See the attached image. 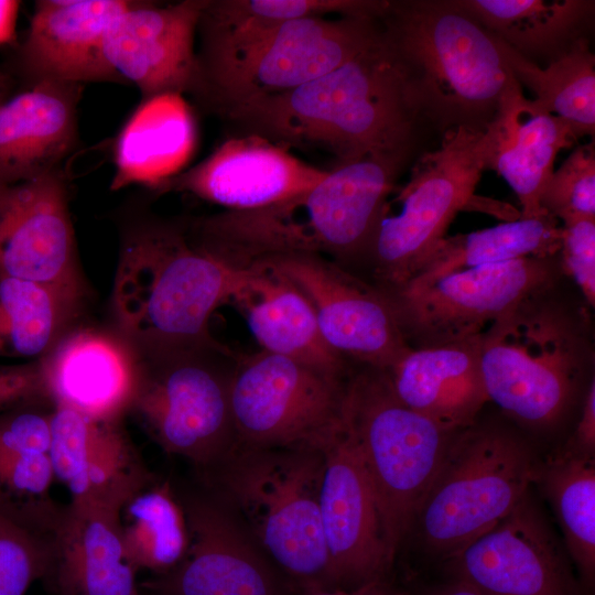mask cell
Listing matches in <instances>:
<instances>
[{"mask_svg":"<svg viewBox=\"0 0 595 595\" xmlns=\"http://www.w3.org/2000/svg\"><path fill=\"white\" fill-rule=\"evenodd\" d=\"M223 115L244 133L288 149L318 148L338 163L411 154L419 121L381 30L375 43L334 71Z\"/></svg>","mask_w":595,"mask_h":595,"instance_id":"1","label":"cell"},{"mask_svg":"<svg viewBox=\"0 0 595 595\" xmlns=\"http://www.w3.org/2000/svg\"><path fill=\"white\" fill-rule=\"evenodd\" d=\"M252 274L199 245L183 228L145 221L125 236L111 293L118 332L149 356L213 346L214 311L242 292Z\"/></svg>","mask_w":595,"mask_h":595,"instance_id":"2","label":"cell"},{"mask_svg":"<svg viewBox=\"0 0 595 595\" xmlns=\"http://www.w3.org/2000/svg\"><path fill=\"white\" fill-rule=\"evenodd\" d=\"M419 120L485 131L518 82L501 41L456 0H389L379 19Z\"/></svg>","mask_w":595,"mask_h":595,"instance_id":"3","label":"cell"},{"mask_svg":"<svg viewBox=\"0 0 595 595\" xmlns=\"http://www.w3.org/2000/svg\"><path fill=\"white\" fill-rule=\"evenodd\" d=\"M318 445L236 447L198 472L263 554L302 589L335 587L320 513Z\"/></svg>","mask_w":595,"mask_h":595,"instance_id":"4","label":"cell"},{"mask_svg":"<svg viewBox=\"0 0 595 595\" xmlns=\"http://www.w3.org/2000/svg\"><path fill=\"white\" fill-rule=\"evenodd\" d=\"M549 289L516 304L480 338L488 400L538 430L564 416L592 356L583 312L547 296Z\"/></svg>","mask_w":595,"mask_h":595,"instance_id":"5","label":"cell"},{"mask_svg":"<svg viewBox=\"0 0 595 595\" xmlns=\"http://www.w3.org/2000/svg\"><path fill=\"white\" fill-rule=\"evenodd\" d=\"M342 415L371 479L394 560L458 431L404 405L394 396L387 371L369 366L348 375Z\"/></svg>","mask_w":595,"mask_h":595,"instance_id":"6","label":"cell"},{"mask_svg":"<svg viewBox=\"0 0 595 595\" xmlns=\"http://www.w3.org/2000/svg\"><path fill=\"white\" fill-rule=\"evenodd\" d=\"M539 465L509 430L458 431L414 518L425 548L446 560L493 528L529 493Z\"/></svg>","mask_w":595,"mask_h":595,"instance_id":"7","label":"cell"},{"mask_svg":"<svg viewBox=\"0 0 595 595\" xmlns=\"http://www.w3.org/2000/svg\"><path fill=\"white\" fill-rule=\"evenodd\" d=\"M132 413L167 454L209 469L238 444L230 383L238 357L219 343L142 356Z\"/></svg>","mask_w":595,"mask_h":595,"instance_id":"8","label":"cell"},{"mask_svg":"<svg viewBox=\"0 0 595 595\" xmlns=\"http://www.w3.org/2000/svg\"><path fill=\"white\" fill-rule=\"evenodd\" d=\"M489 148L487 130L446 131L441 145L416 161L408 183L388 197L397 212L383 205L366 253L392 290L418 273L456 214L473 201Z\"/></svg>","mask_w":595,"mask_h":595,"instance_id":"9","label":"cell"},{"mask_svg":"<svg viewBox=\"0 0 595 595\" xmlns=\"http://www.w3.org/2000/svg\"><path fill=\"white\" fill-rule=\"evenodd\" d=\"M379 19L309 17L289 21L232 57L199 68L196 95L220 113L310 83L377 41Z\"/></svg>","mask_w":595,"mask_h":595,"instance_id":"10","label":"cell"},{"mask_svg":"<svg viewBox=\"0 0 595 595\" xmlns=\"http://www.w3.org/2000/svg\"><path fill=\"white\" fill-rule=\"evenodd\" d=\"M347 377L266 350L239 358L230 383L238 444L317 445L340 418Z\"/></svg>","mask_w":595,"mask_h":595,"instance_id":"11","label":"cell"},{"mask_svg":"<svg viewBox=\"0 0 595 595\" xmlns=\"http://www.w3.org/2000/svg\"><path fill=\"white\" fill-rule=\"evenodd\" d=\"M552 257L484 264L439 278L420 289L385 293L413 348L482 334L524 299L551 288Z\"/></svg>","mask_w":595,"mask_h":595,"instance_id":"12","label":"cell"},{"mask_svg":"<svg viewBox=\"0 0 595 595\" xmlns=\"http://www.w3.org/2000/svg\"><path fill=\"white\" fill-rule=\"evenodd\" d=\"M188 543L171 571L139 584L148 595H289L279 570L206 487L181 493Z\"/></svg>","mask_w":595,"mask_h":595,"instance_id":"13","label":"cell"},{"mask_svg":"<svg viewBox=\"0 0 595 595\" xmlns=\"http://www.w3.org/2000/svg\"><path fill=\"white\" fill-rule=\"evenodd\" d=\"M310 301L321 334L336 353L364 366L388 370L411 347L385 293L315 253L264 258Z\"/></svg>","mask_w":595,"mask_h":595,"instance_id":"14","label":"cell"},{"mask_svg":"<svg viewBox=\"0 0 595 595\" xmlns=\"http://www.w3.org/2000/svg\"><path fill=\"white\" fill-rule=\"evenodd\" d=\"M0 277L39 283L83 304L86 286L61 169L0 184Z\"/></svg>","mask_w":595,"mask_h":595,"instance_id":"15","label":"cell"},{"mask_svg":"<svg viewBox=\"0 0 595 595\" xmlns=\"http://www.w3.org/2000/svg\"><path fill=\"white\" fill-rule=\"evenodd\" d=\"M320 513L335 587L386 577L393 563L375 489L343 415L318 443Z\"/></svg>","mask_w":595,"mask_h":595,"instance_id":"16","label":"cell"},{"mask_svg":"<svg viewBox=\"0 0 595 595\" xmlns=\"http://www.w3.org/2000/svg\"><path fill=\"white\" fill-rule=\"evenodd\" d=\"M447 562L452 580L483 595H584L529 493Z\"/></svg>","mask_w":595,"mask_h":595,"instance_id":"17","label":"cell"},{"mask_svg":"<svg viewBox=\"0 0 595 595\" xmlns=\"http://www.w3.org/2000/svg\"><path fill=\"white\" fill-rule=\"evenodd\" d=\"M204 0L159 6L137 1L107 30L101 56L116 80L134 84L147 99L196 94L199 65L195 51Z\"/></svg>","mask_w":595,"mask_h":595,"instance_id":"18","label":"cell"},{"mask_svg":"<svg viewBox=\"0 0 595 595\" xmlns=\"http://www.w3.org/2000/svg\"><path fill=\"white\" fill-rule=\"evenodd\" d=\"M328 173L288 148L253 133L224 141L191 169L162 181L153 191H177L228 210H255L292 199Z\"/></svg>","mask_w":595,"mask_h":595,"instance_id":"19","label":"cell"},{"mask_svg":"<svg viewBox=\"0 0 595 595\" xmlns=\"http://www.w3.org/2000/svg\"><path fill=\"white\" fill-rule=\"evenodd\" d=\"M51 459L74 505L117 513L155 478L122 420L97 419L54 405Z\"/></svg>","mask_w":595,"mask_h":595,"instance_id":"20","label":"cell"},{"mask_svg":"<svg viewBox=\"0 0 595 595\" xmlns=\"http://www.w3.org/2000/svg\"><path fill=\"white\" fill-rule=\"evenodd\" d=\"M40 360L54 405L105 420L129 413L143 359L119 332L74 325Z\"/></svg>","mask_w":595,"mask_h":595,"instance_id":"21","label":"cell"},{"mask_svg":"<svg viewBox=\"0 0 595 595\" xmlns=\"http://www.w3.org/2000/svg\"><path fill=\"white\" fill-rule=\"evenodd\" d=\"M137 1L40 0L20 50V65L32 84L116 80L101 56L110 25Z\"/></svg>","mask_w":595,"mask_h":595,"instance_id":"22","label":"cell"},{"mask_svg":"<svg viewBox=\"0 0 595 595\" xmlns=\"http://www.w3.org/2000/svg\"><path fill=\"white\" fill-rule=\"evenodd\" d=\"M482 334L411 347L387 371L400 402L439 425L461 431L489 401L480 369Z\"/></svg>","mask_w":595,"mask_h":595,"instance_id":"23","label":"cell"},{"mask_svg":"<svg viewBox=\"0 0 595 595\" xmlns=\"http://www.w3.org/2000/svg\"><path fill=\"white\" fill-rule=\"evenodd\" d=\"M82 85L37 82L0 106V184L61 169L75 148Z\"/></svg>","mask_w":595,"mask_h":595,"instance_id":"24","label":"cell"},{"mask_svg":"<svg viewBox=\"0 0 595 595\" xmlns=\"http://www.w3.org/2000/svg\"><path fill=\"white\" fill-rule=\"evenodd\" d=\"M487 131V170L496 171L516 193L521 205L519 218L547 214L541 195L558 153L576 141L571 127L528 99L517 83L504 97Z\"/></svg>","mask_w":595,"mask_h":595,"instance_id":"25","label":"cell"},{"mask_svg":"<svg viewBox=\"0 0 595 595\" xmlns=\"http://www.w3.org/2000/svg\"><path fill=\"white\" fill-rule=\"evenodd\" d=\"M120 538L117 513L64 506L43 580L54 595H143Z\"/></svg>","mask_w":595,"mask_h":595,"instance_id":"26","label":"cell"},{"mask_svg":"<svg viewBox=\"0 0 595 595\" xmlns=\"http://www.w3.org/2000/svg\"><path fill=\"white\" fill-rule=\"evenodd\" d=\"M236 298L262 350L284 356L328 376H348L346 360L323 338L307 298L288 279L262 263Z\"/></svg>","mask_w":595,"mask_h":595,"instance_id":"27","label":"cell"},{"mask_svg":"<svg viewBox=\"0 0 595 595\" xmlns=\"http://www.w3.org/2000/svg\"><path fill=\"white\" fill-rule=\"evenodd\" d=\"M195 142L194 116L182 95L143 99L118 136L110 188L142 184L153 190L180 172Z\"/></svg>","mask_w":595,"mask_h":595,"instance_id":"28","label":"cell"},{"mask_svg":"<svg viewBox=\"0 0 595 595\" xmlns=\"http://www.w3.org/2000/svg\"><path fill=\"white\" fill-rule=\"evenodd\" d=\"M389 0H204L199 68L224 62L282 24L302 18L380 19Z\"/></svg>","mask_w":595,"mask_h":595,"instance_id":"29","label":"cell"},{"mask_svg":"<svg viewBox=\"0 0 595 595\" xmlns=\"http://www.w3.org/2000/svg\"><path fill=\"white\" fill-rule=\"evenodd\" d=\"M488 32L529 62L548 65L589 39L593 0H456Z\"/></svg>","mask_w":595,"mask_h":595,"instance_id":"30","label":"cell"},{"mask_svg":"<svg viewBox=\"0 0 595 595\" xmlns=\"http://www.w3.org/2000/svg\"><path fill=\"white\" fill-rule=\"evenodd\" d=\"M561 237L558 219L548 213L444 237L418 273L399 289H420L452 272L484 264L553 257L560 251Z\"/></svg>","mask_w":595,"mask_h":595,"instance_id":"31","label":"cell"},{"mask_svg":"<svg viewBox=\"0 0 595 595\" xmlns=\"http://www.w3.org/2000/svg\"><path fill=\"white\" fill-rule=\"evenodd\" d=\"M117 522L127 558L137 573L164 574L186 553V520L169 482L154 478L132 494L119 508Z\"/></svg>","mask_w":595,"mask_h":595,"instance_id":"32","label":"cell"},{"mask_svg":"<svg viewBox=\"0 0 595 595\" xmlns=\"http://www.w3.org/2000/svg\"><path fill=\"white\" fill-rule=\"evenodd\" d=\"M534 483L550 502L584 595L595 580V458L562 450L539 465Z\"/></svg>","mask_w":595,"mask_h":595,"instance_id":"33","label":"cell"},{"mask_svg":"<svg viewBox=\"0 0 595 595\" xmlns=\"http://www.w3.org/2000/svg\"><path fill=\"white\" fill-rule=\"evenodd\" d=\"M79 309L51 288L0 277V358H43L74 326Z\"/></svg>","mask_w":595,"mask_h":595,"instance_id":"34","label":"cell"},{"mask_svg":"<svg viewBox=\"0 0 595 595\" xmlns=\"http://www.w3.org/2000/svg\"><path fill=\"white\" fill-rule=\"evenodd\" d=\"M502 44L511 73L520 86L528 87L533 101L565 121L576 140L595 132V57L589 39L569 52L538 66Z\"/></svg>","mask_w":595,"mask_h":595,"instance_id":"35","label":"cell"},{"mask_svg":"<svg viewBox=\"0 0 595 595\" xmlns=\"http://www.w3.org/2000/svg\"><path fill=\"white\" fill-rule=\"evenodd\" d=\"M54 533L35 530L0 507V595H25L44 580L52 561Z\"/></svg>","mask_w":595,"mask_h":595,"instance_id":"36","label":"cell"},{"mask_svg":"<svg viewBox=\"0 0 595 595\" xmlns=\"http://www.w3.org/2000/svg\"><path fill=\"white\" fill-rule=\"evenodd\" d=\"M540 203L548 214L563 223L595 218L594 141L575 148L553 171Z\"/></svg>","mask_w":595,"mask_h":595,"instance_id":"37","label":"cell"},{"mask_svg":"<svg viewBox=\"0 0 595 595\" xmlns=\"http://www.w3.org/2000/svg\"><path fill=\"white\" fill-rule=\"evenodd\" d=\"M561 248L562 269L574 280L587 303L595 304V218L563 223Z\"/></svg>","mask_w":595,"mask_h":595,"instance_id":"38","label":"cell"},{"mask_svg":"<svg viewBox=\"0 0 595 595\" xmlns=\"http://www.w3.org/2000/svg\"><path fill=\"white\" fill-rule=\"evenodd\" d=\"M564 451L588 458L595 457V380L588 383L581 418Z\"/></svg>","mask_w":595,"mask_h":595,"instance_id":"39","label":"cell"},{"mask_svg":"<svg viewBox=\"0 0 595 595\" xmlns=\"http://www.w3.org/2000/svg\"><path fill=\"white\" fill-rule=\"evenodd\" d=\"M301 595H407L390 584L386 577L376 578L354 587H311Z\"/></svg>","mask_w":595,"mask_h":595,"instance_id":"40","label":"cell"},{"mask_svg":"<svg viewBox=\"0 0 595 595\" xmlns=\"http://www.w3.org/2000/svg\"><path fill=\"white\" fill-rule=\"evenodd\" d=\"M19 7V1L0 0V44L14 40Z\"/></svg>","mask_w":595,"mask_h":595,"instance_id":"41","label":"cell"},{"mask_svg":"<svg viewBox=\"0 0 595 595\" xmlns=\"http://www.w3.org/2000/svg\"><path fill=\"white\" fill-rule=\"evenodd\" d=\"M426 595H483V594L474 589L473 587L468 586L467 584H464L456 580H452L450 581V583L442 584L433 588Z\"/></svg>","mask_w":595,"mask_h":595,"instance_id":"42","label":"cell"},{"mask_svg":"<svg viewBox=\"0 0 595 595\" xmlns=\"http://www.w3.org/2000/svg\"><path fill=\"white\" fill-rule=\"evenodd\" d=\"M3 86V79H2V76L0 74V106L3 104V100H2V95H1V88Z\"/></svg>","mask_w":595,"mask_h":595,"instance_id":"43","label":"cell"},{"mask_svg":"<svg viewBox=\"0 0 595 595\" xmlns=\"http://www.w3.org/2000/svg\"><path fill=\"white\" fill-rule=\"evenodd\" d=\"M142 594H143V595H148V594H145V593H142Z\"/></svg>","mask_w":595,"mask_h":595,"instance_id":"44","label":"cell"}]
</instances>
